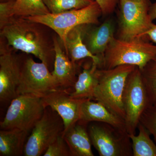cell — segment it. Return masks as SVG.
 <instances>
[{
  "label": "cell",
  "mask_w": 156,
  "mask_h": 156,
  "mask_svg": "<svg viewBox=\"0 0 156 156\" xmlns=\"http://www.w3.org/2000/svg\"><path fill=\"white\" fill-rule=\"evenodd\" d=\"M44 156H72L70 151L62 134L52 143L43 155Z\"/></svg>",
  "instance_id": "d4e9b609"
},
{
  "label": "cell",
  "mask_w": 156,
  "mask_h": 156,
  "mask_svg": "<svg viewBox=\"0 0 156 156\" xmlns=\"http://www.w3.org/2000/svg\"><path fill=\"white\" fill-rule=\"evenodd\" d=\"M14 1L15 0L0 3V28H2L11 17H13V9Z\"/></svg>",
  "instance_id": "484cf974"
},
{
  "label": "cell",
  "mask_w": 156,
  "mask_h": 156,
  "mask_svg": "<svg viewBox=\"0 0 156 156\" xmlns=\"http://www.w3.org/2000/svg\"><path fill=\"white\" fill-rule=\"evenodd\" d=\"M0 37V101L10 103L17 96L20 74V55Z\"/></svg>",
  "instance_id": "8fae6325"
},
{
  "label": "cell",
  "mask_w": 156,
  "mask_h": 156,
  "mask_svg": "<svg viewBox=\"0 0 156 156\" xmlns=\"http://www.w3.org/2000/svg\"><path fill=\"white\" fill-rule=\"evenodd\" d=\"M70 93L66 90L58 89L42 98L45 106L50 107L62 119L64 126L62 134L80 121L81 105L85 100L73 98Z\"/></svg>",
  "instance_id": "7c38bea8"
},
{
  "label": "cell",
  "mask_w": 156,
  "mask_h": 156,
  "mask_svg": "<svg viewBox=\"0 0 156 156\" xmlns=\"http://www.w3.org/2000/svg\"><path fill=\"white\" fill-rule=\"evenodd\" d=\"M139 134H129L132 141L133 156H156V144L151 139L150 133L141 123L138 124Z\"/></svg>",
  "instance_id": "ffe728a7"
},
{
  "label": "cell",
  "mask_w": 156,
  "mask_h": 156,
  "mask_svg": "<svg viewBox=\"0 0 156 156\" xmlns=\"http://www.w3.org/2000/svg\"><path fill=\"white\" fill-rule=\"evenodd\" d=\"M50 13L57 14L64 11L83 9L87 7L93 0H43Z\"/></svg>",
  "instance_id": "603a6c76"
},
{
  "label": "cell",
  "mask_w": 156,
  "mask_h": 156,
  "mask_svg": "<svg viewBox=\"0 0 156 156\" xmlns=\"http://www.w3.org/2000/svg\"><path fill=\"white\" fill-rule=\"evenodd\" d=\"M145 36L148 40L156 44V24H154L152 27L145 34Z\"/></svg>",
  "instance_id": "83f0119b"
},
{
  "label": "cell",
  "mask_w": 156,
  "mask_h": 156,
  "mask_svg": "<svg viewBox=\"0 0 156 156\" xmlns=\"http://www.w3.org/2000/svg\"><path fill=\"white\" fill-rule=\"evenodd\" d=\"M100 6L102 15L112 14L114 11L119 0H93Z\"/></svg>",
  "instance_id": "4316f807"
},
{
  "label": "cell",
  "mask_w": 156,
  "mask_h": 156,
  "mask_svg": "<svg viewBox=\"0 0 156 156\" xmlns=\"http://www.w3.org/2000/svg\"><path fill=\"white\" fill-rule=\"evenodd\" d=\"M140 71L151 104L156 106V58L149 62Z\"/></svg>",
  "instance_id": "7402d4cb"
},
{
  "label": "cell",
  "mask_w": 156,
  "mask_h": 156,
  "mask_svg": "<svg viewBox=\"0 0 156 156\" xmlns=\"http://www.w3.org/2000/svg\"><path fill=\"white\" fill-rule=\"evenodd\" d=\"M129 1H133V2H139L140 0H129Z\"/></svg>",
  "instance_id": "4dcf8cb0"
},
{
  "label": "cell",
  "mask_w": 156,
  "mask_h": 156,
  "mask_svg": "<svg viewBox=\"0 0 156 156\" xmlns=\"http://www.w3.org/2000/svg\"><path fill=\"white\" fill-rule=\"evenodd\" d=\"M119 1L120 14L117 38L128 41L142 37L148 40L145 34L154 24L149 14L151 5L150 0Z\"/></svg>",
  "instance_id": "8992f818"
},
{
  "label": "cell",
  "mask_w": 156,
  "mask_h": 156,
  "mask_svg": "<svg viewBox=\"0 0 156 156\" xmlns=\"http://www.w3.org/2000/svg\"><path fill=\"white\" fill-rule=\"evenodd\" d=\"M156 58V46L144 38L128 41L114 37L105 50L102 68L110 69L123 65L135 66L142 69Z\"/></svg>",
  "instance_id": "7a4b0ae2"
},
{
  "label": "cell",
  "mask_w": 156,
  "mask_h": 156,
  "mask_svg": "<svg viewBox=\"0 0 156 156\" xmlns=\"http://www.w3.org/2000/svg\"><path fill=\"white\" fill-rule=\"evenodd\" d=\"M56 34L48 26L27 17L13 16L0 28V37L15 50L31 54L51 70L55 58Z\"/></svg>",
  "instance_id": "6da1fadb"
},
{
  "label": "cell",
  "mask_w": 156,
  "mask_h": 156,
  "mask_svg": "<svg viewBox=\"0 0 156 156\" xmlns=\"http://www.w3.org/2000/svg\"><path fill=\"white\" fill-rule=\"evenodd\" d=\"M46 107L41 98L17 95L10 102L5 118L0 122L1 130L32 131L43 116Z\"/></svg>",
  "instance_id": "ba28073f"
},
{
  "label": "cell",
  "mask_w": 156,
  "mask_h": 156,
  "mask_svg": "<svg viewBox=\"0 0 156 156\" xmlns=\"http://www.w3.org/2000/svg\"><path fill=\"white\" fill-rule=\"evenodd\" d=\"M29 132L19 129L1 130L0 156L23 155Z\"/></svg>",
  "instance_id": "d6986e66"
},
{
  "label": "cell",
  "mask_w": 156,
  "mask_h": 156,
  "mask_svg": "<svg viewBox=\"0 0 156 156\" xmlns=\"http://www.w3.org/2000/svg\"><path fill=\"white\" fill-rule=\"evenodd\" d=\"M101 15L102 13L100 6L93 1L89 5L83 9L27 18L41 23L52 29L59 37L64 48L66 36L70 31L76 27L83 24L97 25Z\"/></svg>",
  "instance_id": "5b68a950"
},
{
  "label": "cell",
  "mask_w": 156,
  "mask_h": 156,
  "mask_svg": "<svg viewBox=\"0 0 156 156\" xmlns=\"http://www.w3.org/2000/svg\"><path fill=\"white\" fill-rule=\"evenodd\" d=\"M64 130L61 117L50 107H46L43 116L33 128L27 138L23 155H43L49 146L62 134Z\"/></svg>",
  "instance_id": "30bf717a"
},
{
  "label": "cell",
  "mask_w": 156,
  "mask_h": 156,
  "mask_svg": "<svg viewBox=\"0 0 156 156\" xmlns=\"http://www.w3.org/2000/svg\"><path fill=\"white\" fill-rule=\"evenodd\" d=\"M87 24L83 40L88 50L95 56L102 58L107 48L115 37V27L111 20L105 21L98 27Z\"/></svg>",
  "instance_id": "5bb4252c"
},
{
  "label": "cell",
  "mask_w": 156,
  "mask_h": 156,
  "mask_svg": "<svg viewBox=\"0 0 156 156\" xmlns=\"http://www.w3.org/2000/svg\"><path fill=\"white\" fill-rule=\"evenodd\" d=\"M86 25L87 24L78 26L70 31L66 40L65 51L73 62L89 58L96 63L99 68H102L103 59L92 54L84 43L83 36Z\"/></svg>",
  "instance_id": "2e32d148"
},
{
  "label": "cell",
  "mask_w": 156,
  "mask_h": 156,
  "mask_svg": "<svg viewBox=\"0 0 156 156\" xmlns=\"http://www.w3.org/2000/svg\"><path fill=\"white\" fill-rule=\"evenodd\" d=\"M140 123L154 136L156 144V106L151 105L143 113Z\"/></svg>",
  "instance_id": "cb8c5ba5"
},
{
  "label": "cell",
  "mask_w": 156,
  "mask_h": 156,
  "mask_svg": "<svg viewBox=\"0 0 156 156\" xmlns=\"http://www.w3.org/2000/svg\"><path fill=\"white\" fill-rule=\"evenodd\" d=\"M87 124L79 122L62 134L72 156H93Z\"/></svg>",
  "instance_id": "e0dca14e"
},
{
  "label": "cell",
  "mask_w": 156,
  "mask_h": 156,
  "mask_svg": "<svg viewBox=\"0 0 156 156\" xmlns=\"http://www.w3.org/2000/svg\"><path fill=\"white\" fill-rule=\"evenodd\" d=\"M87 129L91 143L100 156H133L127 131L100 122H91Z\"/></svg>",
  "instance_id": "52a82bcc"
},
{
  "label": "cell",
  "mask_w": 156,
  "mask_h": 156,
  "mask_svg": "<svg viewBox=\"0 0 156 156\" xmlns=\"http://www.w3.org/2000/svg\"><path fill=\"white\" fill-rule=\"evenodd\" d=\"M122 102L125 110L126 129L129 134L135 131L143 112L151 104L141 76L136 67L127 78L123 92Z\"/></svg>",
  "instance_id": "9c48e42d"
},
{
  "label": "cell",
  "mask_w": 156,
  "mask_h": 156,
  "mask_svg": "<svg viewBox=\"0 0 156 156\" xmlns=\"http://www.w3.org/2000/svg\"><path fill=\"white\" fill-rule=\"evenodd\" d=\"M13 1V0H0L1 2H7V1Z\"/></svg>",
  "instance_id": "f546056e"
},
{
  "label": "cell",
  "mask_w": 156,
  "mask_h": 156,
  "mask_svg": "<svg viewBox=\"0 0 156 156\" xmlns=\"http://www.w3.org/2000/svg\"><path fill=\"white\" fill-rule=\"evenodd\" d=\"M79 121L87 125L91 122L107 123L126 131L124 119L113 113L102 104L92 99H85L81 105Z\"/></svg>",
  "instance_id": "9a60e30c"
},
{
  "label": "cell",
  "mask_w": 156,
  "mask_h": 156,
  "mask_svg": "<svg viewBox=\"0 0 156 156\" xmlns=\"http://www.w3.org/2000/svg\"><path fill=\"white\" fill-rule=\"evenodd\" d=\"M149 14L150 16L151 19L152 21L156 19V2L151 5Z\"/></svg>",
  "instance_id": "f1b7e54d"
},
{
  "label": "cell",
  "mask_w": 156,
  "mask_h": 156,
  "mask_svg": "<svg viewBox=\"0 0 156 156\" xmlns=\"http://www.w3.org/2000/svg\"><path fill=\"white\" fill-rule=\"evenodd\" d=\"M99 68L95 62L85 66L78 74L77 80L70 95L78 99H93L95 88L98 83V71Z\"/></svg>",
  "instance_id": "ac0fdd59"
},
{
  "label": "cell",
  "mask_w": 156,
  "mask_h": 156,
  "mask_svg": "<svg viewBox=\"0 0 156 156\" xmlns=\"http://www.w3.org/2000/svg\"><path fill=\"white\" fill-rule=\"evenodd\" d=\"M136 66L130 65L119 66L114 68H99L98 83L93 99L125 120L126 114L122 95L127 78Z\"/></svg>",
  "instance_id": "3957f363"
},
{
  "label": "cell",
  "mask_w": 156,
  "mask_h": 156,
  "mask_svg": "<svg viewBox=\"0 0 156 156\" xmlns=\"http://www.w3.org/2000/svg\"><path fill=\"white\" fill-rule=\"evenodd\" d=\"M55 58L53 70L51 72L60 89L71 92L78 76L80 66L70 59L57 34L54 39Z\"/></svg>",
  "instance_id": "4fadbf2b"
},
{
  "label": "cell",
  "mask_w": 156,
  "mask_h": 156,
  "mask_svg": "<svg viewBox=\"0 0 156 156\" xmlns=\"http://www.w3.org/2000/svg\"><path fill=\"white\" fill-rule=\"evenodd\" d=\"M50 13L43 0H15L13 16L27 17Z\"/></svg>",
  "instance_id": "44dd1931"
},
{
  "label": "cell",
  "mask_w": 156,
  "mask_h": 156,
  "mask_svg": "<svg viewBox=\"0 0 156 156\" xmlns=\"http://www.w3.org/2000/svg\"><path fill=\"white\" fill-rule=\"evenodd\" d=\"M30 54L20 55V74L17 96L31 95L42 98L60 89L50 70L43 62H36Z\"/></svg>",
  "instance_id": "277c9868"
}]
</instances>
